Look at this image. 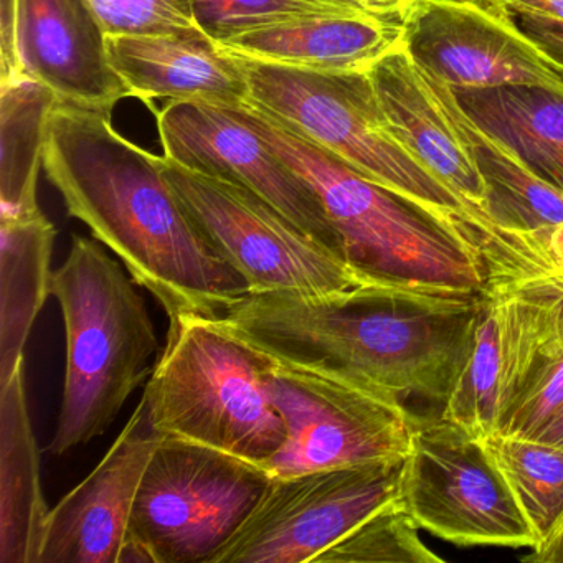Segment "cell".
I'll return each mask as SVG.
<instances>
[{"instance_id": "cell-1", "label": "cell", "mask_w": 563, "mask_h": 563, "mask_svg": "<svg viewBox=\"0 0 563 563\" xmlns=\"http://www.w3.org/2000/svg\"><path fill=\"white\" fill-rule=\"evenodd\" d=\"M161 156L121 136L111 113L58 103L44 170L68 213L117 255L166 311L223 316L250 295L200 232L161 169Z\"/></svg>"}, {"instance_id": "cell-2", "label": "cell", "mask_w": 563, "mask_h": 563, "mask_svg": "<svg viewBox=\"0 0 563 563\" xmlns=\"http://www.w3.org/2000/svg\"><path fill=\"white\" fill-rule=\"evenodd\" d=\"M479 291L365 283L250 292L223 319L275 357L444 407L466 364Z\"/></svg>"}, {"instance_id": "cell-3", "label": "cell", "mask_w": 563, "mask_h": 563, "mask_svg": "<svg viewBox=\"0 0 563 563\" xmlns=\"http://www.w3.org/2000/svg\"><path fill=\"white\" fill-rule=\"evenodd\" d=\"M225 107L314 190L342 256L365 282L481 291L483 258L463 230L365 179L252 101Z\"/></svg>"}, {"instance_id": "cell-4", "label": "cell", "mask_w": 563, "mask_h": 563, "mask_svg": "<svg viewBox=\"0 0 563 563\" xmlns=\"http://www.w3.org/2000/svg\"><path fill=\"white\" fill-rule=\"evenodd\" d=\"M163 355L143 395L157 437L180 438L263 464L286 440L273 401V355L223 316L169 319Z\"/></svg>"}, {"instance_id": "cell-5", "label": "cell", "mask_w": 563, "mask_h": 563, "mask_svg": "<svg viewBox=\"0 0 563 563\" xmlns=\"http://www.w3.org/2000/svg\"><path fill=\"white\" fill-rule=\"evenodd\" d=\"M136 282L95 240L75 235L54 272L67 334L64 397L52 454L101 437L123 405L153 374L159 349L153 319Z\"/></svg>"}, {"instance_id": "cell-6", "label": "cell", "mask_w": 563, "mask_h": 563, "mask_svg": "<svg viewBox=\"0 0 563 563\" xmlns=\"http://www.w3.org/2000/svg\"><path fill=\"white\" fill-rule=\"evenodd\" d=\"M230 57L245 78L249 101L365 179L457 227L473 243L474 233L493 229L398 140L368 74H321Z\"/></svg>"}, {"instance_id": "cell-7", "label": "cell", "mask_w": 563, "mask_h": 563, "mask_svg": "<svg viewBox=\"0 0 563 563\" xmlns=\"http://www.w3.org/2000/svg\"><path fill=\"white\" fill-rule=\"evenodd\" d=\"M269 481L262 464L245 457L157 437L118 563H212Z\"/></svg>"}, {"instance_id": "cell-8", "label": "cell", "mask_w": 563, "mask_h": 563, "mask_svg": "<svg viewBox=\"0 0 563 563\" xmlns=\"http://www.w3.org/2000/svg\"><path fill=\"white\" fill-rule=\"evenodd\" d=\"M269 384L286 430L278 453L262 464L272 477L410 453L417 415L382 388L275 355Z\"/></svg>"}, {"instance_id": "cell-9", "label": "cell", "mask_w": 563, "mask_h": 563, "mask_svg": "<svg viewBox=\"0 0 563 563\" xmlns=\"http://www.w3.org/2000/svg\"><path fill=\"white\" fill-rule=\"evenodd\" d=\"M395 500L420 529L456 545L539 543L484 441L443 413L415 417Z\"/></svg>"}, {"instance_id": "cell-10", "label": "cell", "mask_w": 563, "mask_h": 563, "mask_svg": "<svg viewBox=\"0 0 563 563\" xmlns=\"http://www.w3.org/2000/svg\"><path fill=\"white\" fill-rule=\"evenodd\" d=\"M481 302L500 347L497 433L563 358V225L481 233Z\"/></svg>"}, {"instance_id": "cell-11", "label": "cell", "mask_w": 563, "mask_h": 563, "mask_svg": "<svg viewBox=\"0 0 563 563\" xmlns=\"http://www.w3.org/2000/svg\"><path fill=\"white\" fill-rule=\"evenodd\" d=\"M167 183L250 292H334L365 285L345 260L246 187L159 157Z\"/></svg>"}, {"instance_id": "cell-12", "label": "cell", "mask_w": 563, "mask_h": 563, "mask_svg": "<svg viewBox=\"0 0 563 563\" xmlns=\"http://www.w3.org/2000/svg\"><path fill=\"white\" fill-rule=\"evenodd\" d=\"M404 461L272 477L262 499L212 563H314L397 497Z\"/></svg>"}, {"instance_id": "cell-13", "label": "cell", "mask_w": 563, "mask_h": 563, "mask_svg": "<svg viewBox=\"0 0 563 563\" xmlns=\"http://www.w3.org/2000/svg\"><path fill=\"white\" fill-rule=\"evenodd\" d=\"M400 21L411 57L454 91L530 87L563 97V68L493 0H417Z\"/></svg>"}, {"instance_id": "cell-14", "label": "cell", "mask_w": 563, "mask_h": 563, "mask_svg": "<svg viewBox=\"0 0 563 563\" xmlns=\"http://www.w3.org/2000/svg\"><path fill=\"white\" fill-rule=\"evenodd\" d=\"M156 123L164 156L194 173L246 187L344 260L314 190L229 107L170 101L156 113Z\"/></svg>"}, {"instance_id": "cell-15", "label": "cell", "mask_w": 563, "mask_h": 563, "mask_svg": "<svg viewBox=\"0 0 563 563\" xmlns=\"http://www.w3.org/2000/svg\"><path fill=\"white\" fill-rule=\"evenodd\" d=\"M157 434L141 401L101 463L48 514L38 563H118Z\"/></svg>"}, {"instance_id": "cell-16", "label": "cell", "mask_w": 563, "mask_h": 563, "mask_svg": "<svg viewBox=\"0 0 563 563\" xmlns=\"http://www.w3.org/2000/svg\"><path fill=\"white\" fill-rule=\"evenodd\" d=\"M15 44L22 77L47 85L60 104L113 113L131 98L90 0H19Z\"/></svg>"}, {"instance_id": "cell-17", "label": "cell", "mask_w": 563, "mask_h": 563, "mask_svg": "<svg viewBox=\"0 0 563 563\" xmlns=\"http://www.w3.org/2000/svg\"><path fill=\"white\" fill-rule=\"evenodd\" d=\"M368 77L398 140L443 180L467 209L490 223L483 174L433 75L411 57L404 44L378 62Z\"/></svg>"}, {"instance_id": "cell-18", "label": "cell", "mask_w": 563, "mask_h": 563, "mask_svg": "<svg viewBox=\"0 0 563 563\" xmlns=\"http://www.w3.org/2000/svg\"><path fill=\"white\" fill-rule=\"evenodd\" d=\"M108 58L131 97L236 104L249 87L233 57L202 29L169 34L107 35Z\"/></svg>"}, {"instance_id": "cell-19", "label": "cell", "mask_w": 563, "mask_h": 563, "mask_svg": "<svg viewBox=\"0 0 563 563\" xmlns=\"http://www.w3.org/2000/svg\"><path fill=\"white\" fill-rule=\"evenodd\" d=\"M404 44L400 19L365 9L296 19L217 42L235 57L321 74H368Z\"/></svg>"}, {"instance_id": "cell-20", "label": "cell", "mask_w": 563, "mask_h": 563, "mask_svg": "<svg viewBox=\"0 0 563 563\" xmlns=\"http://www.w3.org/2000/svg\"><path fill=\"white\" fill-rule=\"evenodd\" d=\"M48 514L24 365L0 387V563H38Z\"/></svg>"}, {"instance_id": "cell-21", "label": "cell", "mask_w": 563, "mask_h": 563, "mask_svg": "<svg viewBox=\"0 0 563 563\" xmlns=\"http://www.w3.org/2000/svg\"><path fill=\"white\" fill-rule=\"evenodd\" d=\"M54 223L42 210L0 217V387L25 365V345L52 296Z\"/></svg>"}, {"instance_id": "cell-22", "label": "cell", "mask_w": 563, "mask_h": 563, "mask_svg": "<svg viewBox=\"0 0 563 563\" xmlns=\"http://www.w3.org/2000/svg\"><path fill=\"white\" fill-rule=\"evenodd\" d=\"M433 78L483 174L490 223L509 232H539L563 225V190L543 180L512 147L479 126L453 88Z\"/></svg>"}, {"instance_id": "cell-23", "label": "cell", "mask_w": 563, "mask_h": 563, "mask_svg": "<svg viewBox=\"0 0 563 563\" xmlns=\"http://www.w3.org/2000/svg\"><path fill=\"white\" fill-rule=\"evenodd\" d=\"M466 113L563 190V97L530 87L454 91Z\"/></svg>"}, {"instance_id": "cell-24", "label": "cell", "mask_w": 563, "mask_h": 563, "mask_svg": "<svg viewBox=\"0 0 563 563\" xmlns=\"http://www.w3.org/2000/svg\"><path fill=\"white\" fill-rule=\"evenodd\" d=\"M57 104L54 91L34 78L0 84V217L42 210L38 176Z\"/></svg>"}, {"instance_id": "cell-25", "label": "cell", "mask_w": 563, "mask_h": 563, "mask_svg": "<svg viewBox=\"0 0 563 563\" xmlns=\"http://www.w3.org/2000/svg\"><path fill=\"white\" fill-rule=\"evenodd\" d=\"M484 444L542 545L563 522V448L499 433Z\"/></svg>"}, {"instance_id": "cell-26", "label": "cell", "mask_w": 563, "mask_h": 563, "mask_svg": "<svg viewBox=\"0 0 563 563\" xmlns=\"http://www.w3.org/2000/svg\"><path fill=\"white\" fill-rule=\"evenodd\" d=\"M418 530L410 514L394 499L316 556L314 563H443V556L424 545Z\"/></svg>"}, {"instance_id": "cell-27", "label": "cell", "mask_w": 563, "mask_h": 563, "mask_svg": "<svg viewBox=\"0 0 563 563\" xmlns=\"http://www.w3.org/2000/svg\"><path fill=\"white\" fill-rule=\"evenodd\" d=\"M361 9L355 0H194L197 25L216 42L296 19Z\"/></svg>"}, {"instance_id": "cell-28", "label": "cell", "mask_w": 563, "mask_h": 563, "mask_svg": "<svg viewBox=\"0 0 563 563\" xmlns=\"http://www.w3.org/2000/svg\"><path fill=\"white\" fill-rule=\"evenodd\" d=\"M107 35L169 34L200 29L194 0H90Z\"/></svg>"}, {"instance_id": "cell-29", "label": "cell", "mask_w": 563, "mask_h": 563, "mask_svg": "<svg viewBox=\"0 0 563 563\" xmlns=\"http://www.w3.org/2000/svg\"><path fill=\"white\" fill-rule=\"evenodd\" d=\"M18 4L19 0H0V84L22 77L15 44Z\"/></svg>"}, {"instance_id": "cell-30", "label": "cell", "mask_w": 563, "mask_h": 563, "mask_svg": "<svg viewBox=\"0 0 563 563\" xmlns=\"http://www.w3.org/2000/svg\"><path fill=\"white\" fill-rule=\"evenodd\" d=\"M519 21L520 29L563 68V22L543 18H519Z\"/></svg>"}, {"instance_id": "cell-31", "label": "cell", "mask_w": 563, "mask_h": 563, "mask_svg": "<svg viewBox=\"0 0 563 563\" xmlns=\"http://www.w3.org/2000/svg\"><path fill=\"white\" fill-rule=\"evenodd\" d=\"M514 18H543L563 22V0H493Z\"/></svg>"}, {"instance_id": "cell-32", "label": "cell", "mask_w": 563, "mask_h": 563, "mask_svg": "<svg viewBox=\"0 0 563 563\" xmlns=\"http://www.w3.org/2000/svg\"><path fill=\"white\" fill-rule=\"evenodd\" d=\"M522 562L563 563V522L545 543L530 550L529 555L522 556Z\"/></svg>"}, {"instance_id": "cell-33", "label": "cell", "mask_w": 563, "mask_h": 563, "mask_svg": "<svg viewBox=\"0 0 563 563\" xmlns=\"http://www.w3.org/2000/svg\"><path fill=\"white\" fill-rule=\"evenodd\" d=\"M355 2L372 14L400 19L417 0H355Z\"/></svg>"}, {"instance_id": "cell-34", "label": "cell", "mask_w": 563, "mask_h": 563, "mask_svg": "<svg viewBox=\"0 0 563 563\" xmlns=\"http://www.w3.org/2000/svg\"><path fill=\"white\" fill-rule=\"evenodd\" d=\"M530 440L543 441V443L563 448V405Z\"/></svg>"}]
</instances>
